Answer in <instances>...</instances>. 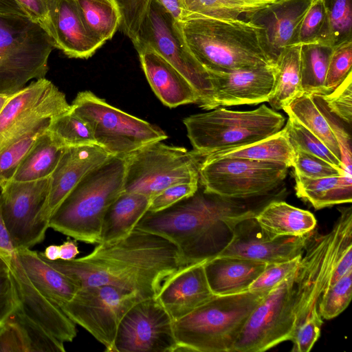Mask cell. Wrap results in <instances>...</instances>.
<instances>
[{
    "mask_svg": "<svg viewBox=\"0 0 352 352\" xmlns=\"http://www.w3.org/2000/svg\"><path fill=\"white\" fill-rule=\"evenodd\" d=\"M46 260L80 287L113 285L136 294L140 300L156 298L166 283L188 266L171 241L137 228L118 241L98 243L80 258Z\"/></svg>",
    "mask_w": 352,
    "mask_h": 352,
    "instance_id": "6da1fadb",
    "label": "cell"
},
{
    "mask_svg": "<svg viewBox=\"0 0 352 352\" xmlns=\"http://www.w3.org/2000/svg\"><path fill=\"white\" fill-rule=\"evenodd\" d=\"M247 199L209 193L199 184L192 195L164 210L147 211L135 228L171 241L187 265L206 261L227 245L237 223L255 217L270 201Z\"/></svg>",
    "mask_w": 352,
    "mask_h": 352,
    "instance_id": "7a4b0ae2",
    "label": "cell"
},
{
    "mask_svg": "<svg viewBox=\"0 0 352 352\" xmlns=\"http://www.w3.org/2000/svg\"><path fill=\"white\" fill-rule=\"evenodd\" d=\"M173 23L180 43L207 71L274 65L261 28L249 21L198 18Z\"/></svg>",
    "mask_w": 352,
    "mask_h": 352,
    "instance_id": "3957f363",
    "label": "cell"
},
{
    "mask_svg": "<svg viewBox=\"0 0 352 352\" xmlns=\"http://www.w3.org/2000/svg\"><path fill=\"white\" fill-rule=\"evenodd\" d=\"M338 210L331 231L318 234L314 230L306 243L294 280L296 330L308 317L320 315L321 296L352 271V210Z\"/></svg>",
    "mask_w": 352,
    "mask_h": 352,
    "instance_id": "277c9868",
    "label": "cell"
},
{
    "mask_svg": "<svg viewBox=\"0 0 352 352\" xmlns=\"http://www.w3.org/2000/svg\"><path fill=\"white\" fill-rule=\"evenodd\" d=\"M125 160L110 157L87 174L52 214L49 227L76 241L100 242L104 214L124 192Z\"/></svg>",
    "mask_w": 352,
    "mask_h": 352,
    "instance_id": "5b68a950",
    "label": "cell"
},
{
    "mask_svg": "<svg viewBox=\"0 0 352 352\" xmlns=\"http://www.w3.org/2000/svg\"><path fill=\"white\" fill-rule=\"evenodd\" d=\"M265 295L246 291L214 296L173 320L177 351L233 352L247 318Z\"/></svg>",
    "mask_w": 352,
    "mask_h": 352,
    "instance_id": "8992f818",
    "label": "cell"
},
{
    "mask_svg": "<svg viewBox=\"0 0 352 352\" xmlns=\"http://www.w3.org/2000/svg\"><path fill=\"white\" fill-rule=\"evenodd\" d=\"M193 151L201 157L270 137L285 126V117L265 104L251 111L217 107L184 119Z\"/></svg>",
    "mask_w": 352,
    "mask_h": 352,
    "instance_id": "52a82bcc",
    "label": "cell"
},
{
    "mask_svg": "<svg viewBox=\"0 0 352 352\" xmlns=\"http://www.w3.org/2000/svg\"><path fill=\"white\" fill-rule=\"evenodd\" d=\"M54 48L52 38L30 17L0 15V94H13L45 78Z\"/></svg>",
    "mask_w": 352,
    "mask_h": 352,
    "instance_id": "ba28073f",
    "label": "cell"
},
{
    "mask_svg": "<svg viewBox=\"0 0 352 352\" xmlns=\"http://www.w3.org/2000/svg\"><path fill=\"white\" fill-rule=\"evenodd\" d=\"M71 111L89 123L96 144L112 157H125L168 138L160 128L111 106L89 91L77 94Z\"/></svg>",
    "mask_w": 352,
    "mask_h": 352,
    "instance_id": "9c48e42d",
    "label": "cell"
},
{
    "mask_svg": "<svg viewBox=\"0 0 352 352\" xmlns=\"http://www.w3.org/2000/svg\"><path fill=\"white\" fill-rule=\"evenodd\" d=\"M201 157L193 151L162 141L147 144L124 157V192L152 199L170 186L199 182Z\"/></svg>",
    "mask_w": 352,
    "mask_h": 352,
    "instance_id": "30bf717a",
    "label": "cell"
},
{
    "mask_svg": "<svg viewBox=\"0 0 352 352\" xmlns=\"http://www.w3.org/2000/svg\"><path fill=\"white\" fill-rule=\"evenodd\" d=\"M289 167L280 162L239 157L204 159L199 184L209 193L231 199L264 197L285 179Z\"/></svg>",
    "mask_w": 352,
    "mask_h": 352,
    "instance_id": "8fae6325",
    "label": "cell"
},
{
    "mask_svg": "<svg viewBox=\"0 0 352 352\" xmlns=\"http://www.w3.org/2000/svg\"><path fill=\"white\" fill-rule=\"evenodd\" d=\"M297 270L265 294L252 310L233 352H263L292 341L296 331L294 280Z\"/></svg>",
    "mask_w": 352,
    "mask_h": 352,
    "instance_id": "7c38bea8",
    "label": "cell"
},
{
    "mask_svg": "<svg viewBox=\"0 0 352 352\" xmlns=\"http://www.w3.org/2000/svg\"><path fill=\"white\" fill-rule=\"evenodd\" d=\"M136 294L110 285L80 287L60 308L76 324L91 333L107 352H114L118 326L138 301Z\"/></svg>",
    "mask_w": 352,
    "mask_h": 352,
    "instance_id": "4fadbf2b",
    "label": "cell"
},
{
    "mask_svg": "<svg viewBox=\"0 0 352 352\" xmlns=\"http://www.w3.org/2000/svg\"><path fill=\"white\" fill-rule=\"evenodd\" d=\"M50 177L41 179L10 180L0 188V212L15 250L41 243L49 227L45 208Z\"/></svg>",
    "mask_w": 352,
    "mask_h": 352,
    "instance_id": "5bb4252c",
    "label": "cell"
},
{
    "mask_svg": "<svg viewBox=\"0 0 352 352\" xmlns=\"http://www.w3.org/2000/svg\"><path fill=\"white\" fill-rule=\"evenodd\" d=\"M170 15L153 0L141 28L135 49L153 48L170 63L192 86L197 104L206 110L215 108L214 91L208 72L184 47L178 39Z\"/></svg>",
    "mask_w": 352,
    "mask_h": 352,
    "instance_id": "9a60e30c",
    "label": "cell"
},
{
    "mask_svg": "<svg viewBox=\"0 0 352 352\" xmlns=\"http://www.w3.org/2000/svg\"><path fill=\"white\" fill-rule=\"evenodd\" d=\"M173 319L156 298L135 303L118 328L114 352H175Z\"/></svg>",
    "mask_w": 352,
    "mask_h": 352,
    "instance_id": "2e32d148",
    "label": "cell"
},
{
    "mask_svg": "<svg viewBox=\"0 0 352 352\" xmlns=\"http://www.w3.org/2000/svg\"><path fill=\"white\" fill-rule=\"evenodd\" d=\"M313 231L300 236H275L263 230L254 217L246 218L236 224L230 241L216 256L239 257L266 264L288 261L302 255Z\"/></svg>",
    "mask_w": 352,
    "mask_h": 352,
    "instance_id": "e0dca14e",
    "label": "cell"
},
{
    "mask_svg": "<svg viewBox=\"0 0 352 352\" xmlns=\"http://www.w3.org/2000/svg\"><path fill=\"white\" fill-rule=\"evenodd\" d=\"M9 272L19 300L14 312L58 340L72 342L77 335L76 324L58 305L34 287L15 252L10 257Z\"/></svg>",
    "mask_w": 352,
    "mask_h": 352,
    "instance_id": "ac0fdd59",
    "label": "cell"
},
{
    "mask_svg": "<svg viewBox=\"0 0 352 352\" xmlns=\"http://www.w3.org/2000/svg\"><path fill=\"white\" fill-rule=\"evenodd\" d=\"M314 0H276L243 19L261 28L266 52L275 65L284 48L295 45L298 27Z\"/></svg>",
    "mask_w": 352,
    "mask_h": 352,
    "instance_id": "d6986e66",
    "label": "cell"
},
{
    "mask_svg": "<svg viewBox=\"0 0 352 352\" xmlns=\"http://www.w3.org/2000/svg\"><path fill=\"white\" fill-rule=\"evenodd\" d=\"M275 65L225 72L207 71L214 91L215 108L267 102L274 87Z\"/></svg>",
    "mask_w": 352,
    "mask_h": 352,
    "instance_id": "ffe728a7",
    "label": "cell"
},
{
    "mask_svg": "<svg viewBox=\"0 0 352 352\" xmlns=\"http://www.w3.org/2000/svg\"><path fill=\"white\" fill-rule=\"evenodd\" d=\"M110 156L97 144L68 147L50 176L45 215L50 221L54 212L74 188Z\"/></svg>",
    "mask_w": 352,
    "mask_h": 352,
    "instance_id": "44dd1931",
    "label": "cell"
},
{
    "mask_svg": "<svg viewBox=\"0 0 352 352\" xmlns=\"http://www.w3.org/2000/svg\"><path fill=\"white\" fill-rule=\"evenodd\" d=\"M205 262L189 265L180 270L166 283L156 296L173 320L186 316L215 296L207 281Z\"/></svg>",
    "mask_w": 352,
    "mask_h": 352,
    "instance_id": "7402d4cb",
    "label": "cell"
},
{
    "mask_svg": "<svg viewBox=\"0 0 352 352\" xmlns=\"http://www.w3.org/2000/svg\"><path fill=\"white\" fill-rule=\"evenodd\" d=\"M50 36L66 56L88 58L104 44L87 30L74 0H52Z\"/></svg>",
    "mask_w": 352,
    "mask_h": 352,
    "instance_id": "603a6c76",
    "label": "cell"
},
{
    "mask_svg": "<svg viewBox=\"0 0 352 352\" xmlns=\"http://www.w3.org/2000/svg\"><path fill=\"white\" fill-rule=\"evenodd\" d=\"M136 51L151 87L164 105L173 108L197 104L198 96L192 86L164 58L148 46Z\"/></svg>",
    "mask_w": 352,
    "mask_h": 352,
    "instance_id": "cb8c5ba5",
    "label": "cell"
},
{
    "mask_svg": "<svg viewBox=\"0 0 352 352\" xmlns=\"http://www.w3.org/2000/svg\"><path fill=\"white\" fill-rule=\"evenodd\" d=\"M15 253L34 287L60 307L69 302L80 288L76 280L52 266L42 252L20 248Z\"/></svg>",
    "mask_w": 352,
    "mask_h": 352,
    "instance_id": "d4e9b609",
    "label": "cell"
},
{
    "mask_svg": "<svg viewBox=\"0 0 352 352\" xmlns=\"http://www.w3.org/2000/svg\"><path fill=\"white\" fill-rule=\"evenodd\" d=\"M266 263L234 256H216L204 263L208 283L215 296L248 291Z\"/></svg>",
    "mask_w": 352,
    "mask_h": 352,
    "instance_id": "484cf974",
    "label": "cell"
},
{
    "mask_svg": "<svg viewBox=\"0 0 352 352\" xmlns=\"http://www.w3.org/2000/svg\"><path fill=\"white\" fill-rule=\"evenodd\" d=\"M151 199L136 192H123L107 210L100 243H111L129 235L148 211Z\"/></svg>",
    "mask_w": 352,
    "mask_h": 352,
    "instance_id": "4316f807",
    "label": "cell"
},
{
    "mask_svg": "<svg viewBox=\"0 0 352 352\" xmlns=\"http://www.w3.org/2000/svg\"><path fill=\"white\" fill-rule=\"evenodd\" d=\"M260 226L275 236H300L315 230L317 221L308 210L272 200L255 215Z\"/></svg>",
    "mask_w": 352,
    "mask_h": 352,
    "instance_id": "83f0119b",
    "label": "cell"
},
{
    "mask_svg": "<svg viewBox=\"0 0 352 352\" xmlns=\"http://www.w3.org/2000/svg\"><path fill=\"white\" fill-rule=\"evenodd\" d=\"M298 197L311 204L316 210L352 201V175L345 173L318 179L294 175Z\"/></svg>",
    "mask_w": 352,
    "mask_h": 352,
    "instance_id": "f1b7e54d",
    "label": "cell"
},
{
    "mask_svg": "<svg viewBox=\"0 0 352 352\" xmlns=\"http://www.w3.org/2000/svg\"><path fill=\"white\" fill-rule=\"evenodd\" d=\"M205 160L223 157H239L254 160L272 161L292 166L294 149L292 146L285 126L277 133L260 141L207 155Z\"/></svg>",
    "mask_w": 352,
    "mask_h": 352,
    "instance_id": "f546056e",
    "label": "cell"
},
{
    "mask_svg": "<svg viewBox=\"0 0 352 352\" xmlns=\"http://www.w3.org/2000/svg\"><path fill=\"white\" fill-rule=\"evenodd\" d=\"M65 148L47 129L37 138L20 163L12 180L27 182L49 177Z\"/></svg>",
    "mask_w": 352,
    "mask_h": 352,
    "instance_id": "4dcf8cb0",
    "label": "cell"
},
{
    "mask_svg": "<svg viewBox=\"0 0 352 352\" xmlns=\"http://www.w3.org/2000/svg\"><path fill=\"white\" fill-rule=\"evenodd\" d=\"M300 51V45L288 46L283 49L275 63L273 91L267 101L274 109H283L302 93Z\"/></svg>",
    "mask_w": 352,
    "mask_h": 352,
    "instance_id": "1f68e13d",
    "label": "cell"
},
{
    "mask_svg": "<svg viewBox=\"0 0 352 352\" xmlns=\"http://www.w3.org/2000/svg\"><path fill=\"white\" fill-rule=\"evenodd\" d=\"M89 33L105 43L119 29L121 14L113 0H74Z\"/></svg>",
    "mask_w": 352,
    "mask_h": 352,
    "instance_id": "d6a6232c",
    "label": "cell"
},
{
    "mask_svg": "<svg viewBox=\"0 0 352 352\" xmlns=\"http://www.w3.org/2000/svg\"><path fill=\"white\" fill-rule=\"evenodd\" d=\"M333 47L315 43L300 45V86L302 93L326 95L325 78Z\"/></svg>",
    "mask_w": 352,
    "mask_h": 352,
    "instance_id": "836d02e7",
    "label": "cell"
},
{
    "mask_svg": "<svg viewBox=\"0 0 352 352\" xmlns=\"http://www.w3.org/2000/svg\"><path fill=\"white\" fill-rule=\"evenodd\" d=\"M272 0H182V20L210 18L236 19L241 14L254 12Z\"/></svg>",
    "mask_w": 352,
    "mask_h": 352,
    "instance_id": "e575fe53",
    "label": "cell"
},
{
    "mask_svg": "<svg viewBox=\"0 0 352 352\" xmlns=\"http://www.w3.org/2000/svg\"><path fill=\"white\" fill-rule=\"evenodd\" d=\"M319 138L341 161L340 148L327 120L314 101L312 94L302 93L283 109Z\"/></svg>",
    "mask_w": 352,
    "mask_h": 352,
    "instance_id": "d590c367",
    "label": "cell"
},
{
    "mask_svg": "<svg viewBox=\"0 0 352 352\" xmlns=\"http://www.w3.org/2000/svg\"><path fill=\"white\" fill-rule=\"evenodd\" d=\"M53 85L52 82L45 77L32 81L13 94L0 113V135L31 111Z\"/></svg>",
    "mask_w": 352,
    "mask_h": 352,
    "instance_id": "8d00e7d4",
    "label": "cell"
},
{
    "mask_svg": "<svg viewBox=\"0 0 352 352\" xmlns=\"http://www.w3.org/2000/svg\"><path fill=\"white\" fill-rule=\"evenodd\" d=\"M47 130L63 148L96 144L89 123L71 109L54 117Z\"/></svg>",
    "mask_w": 352,
    "mask_h": 352,
    "instance_id": "74e56055",
    "label": "cell"
},
{
    "mask_svg": "<svg viewBox=\"0 0 352 352\" xmlns=\"http://www.w3.org/2000/svg\"><path fill=\"white\" fill-rule=\"evenodd\" d=\"M288 117L285 126L287 129L289 142L294 149H298L315 155L333 166L344 170L345 172L342 162L337 158L319 138L295 118L292 116Z\"/></svg>",
    "mask_w": 352,
    "mask_h": 352,
    "instance_id": "f35d334b",
    "label": "cell"
},
{
    "mask_svg": "<svg viewBox=\"0 0 352 352\" xmlns=\"http://www.w3.org/2000/svg\"><path fill=\"white\" fill-rule=\"evenodd\" d=\"M320 43L331 45L329 25L322 0H314L298 27L295 45Z\"/></svg>",
    "mask_w": 352,
    "mask_h": 352,
    "instance_id": "ab89813d",
    "label": "cell"
},
{
    "mask_svg": "<svg viewBox=\"0 0 352 352\" xmlns=\"http://www.w3.org/2000/svg\"><path fill=\"white\" fill-rule=\"evenodd\" d=\"M332 47L352 39V0H322Z\"/></svg>",
    "mask_w": 352,
    "mask_h": 352,
    "instance_id": "60d3db41",
    "label": "cell"
},
{
    "mask_svg": "<svg viewBox=\"0 0 352 352\" xmlns=\"http://www.w3.org/2000/svg\"><path fill=\"white\" fill-rule=\"evenodd\" d=\"M352 297V271L349 272L331 285L321 296L318 311L326 320L333 319L349 306Z\"/></svg>",
    "mask_w": 352,
    "mask_h": 352,
    "instance_id": "b9f144b4",
    "label": "cell"
},
{
    "mask_svg": "<svg viewBox=\"0 0 352 352\" xmlns=\"http://www.w3.org/2000/svg\"><path fill=\"white\" fill-rule=\"evenodd\" d=\"M47 129L30 133L0 150V188L12 179L20 163L37 138Z\"/></svg>",
    "mask_w": 352,
    "mask_h": 352,
    "instance_id": "7bdbcfd3",
    "label": "cell"
},
{
    "mask_svg": "<svg viewBox=\"0 0 352 352\" xmlns=\"http://www.w3.org/2000/svg\"><path fill=\"white\" fill-rule=\"evenodd\" d=\"M120 10L119 30L136 45L141 28L148 16L153 0H113Z\"/></svg>",
    "mask_w": 352,
    "mask_h": 352,
    "instance_id": "ee69618b",
    "label": "cell"
},
{
    "mask_svg": "<svg viewBox=\"0 0 352 352\" xmlns=\"http://www.w3.org/2000/svg\"><path fill=\"white\" fill-rule=\"evenodd\" d=\"M301 257L302 255L288 261L266 264L264 270L250 285L248 291L267 293L298 269Z\"/></svg>",
    "mask_w": 352,
    "mask_h": 352,
    "instance_id": "f6af8a7d",
    "label": "cell"
},
{
    "mask_svg": "<svg viewBox=\"0 0 352 352\" xmlns=\"http://www.w3.org/2000/svg\"><path fill=\"white\" fill-rule=\"evenodd\" d=\"M352 39L333 47L329 63L324 87L329 94L351 72Z\"/></svg>",
    "mask_w": 352,
    "mask_h": 352,
    "instance_id": "bcb514c9",
    "label": "cell"
},
{
    "mask_svg": "<svg viewBox=\"0 0 352 352\" xmlns=\"http://www.w3.org/2000/svg\"><path fill=\"white\" fill-rule=\"evenodd\" d=\"M312 97L337 140L341 154V162L344 167L345 172L352 175V151L350 134L347 132L344 124H342L341 121L342 120L329 110L320 95L312 94Z\"/></svg>",
    "mask_w": 352,
    "mask_h": 352,
    "instance_id": "7dc6e473",
    "label": "cell"
},
{
    "mask_svg": "<svg viewBox=\"0 0 352 352\" xmlns=\"http://www.w3.org/2000/svg\"><path fill=\"white\" fill-rule=\"evenodd\" d=\"M292 167L294 168V175L310 179L338 176L346 173L344 170L333 166L324 160L298 149H294Z\"/></svg>",
    "mask_w": 352,
    "mask_h": 352,
    "instance_id": "c3c4849f",
    "label": "cell"
},
{
    "mask_svg": "<svg viewBox=\"0 0 352 352\" xmlns=\"http://www.w3.org/2000/svg\"><path fill=\"white\" fill-rule=\"evenodd\" d=\"M329 110L343 122L351 125L352 120V72L332 91L320 95Z\"/></svg>",
    "mask_w": 352,
    "mask_h": 352,
    "instance_id": "681fc988",
    "label": "cell"
},
{
    "mask_svg": "<svg viewBox=\"0 0 352 352\" xmlns=\"http://www.w3.org/2000/svg\"><path fill=\"white\" fill-rule=\"evenodd\" d=\"M199 188V182L180 183L170 186L151 199L148 211L164 210L179 201L192 195Z\"/></svg>",
    "mask_w": 352,
    "mask_h": 352,
    "instance_id": "f907efd6",
    "label": "cell"
},
{
    "mask_svg": "<svg viewBox=\"0 0 352 352\" xmlns=\"http://www.w3.org/2000/svg\"><path fill=\"white\" fill-rule=\"evenodd\" d=\"M322 323L320 315L308 317L295 331L292 351H310L320 336Z\"/></svg>",
    "mask_w": 352,
    "mask_h": 352,
    "instance_id": "816d5d0a",
    "label": "cell"
},
{
    "mask_svg": "<svg viewBox=\"0 0 352 352\" xmlns=\"http://www.w3.org/2000/svg\"><path fill=\"white\" fill-rule=\"evenodd\" d=\"M0 352H30L25 334L12 316L0 324Z\"/></svg>",
    "mask_w": 352,
    "mask_h": 352,
    "instance_id": "f5cc1de1",
    "label": "cell"
},
{
    "mask_svg": "<svg viewBox=\"0 0 352 352\" xmlns=\"http://www.w3.org/2000/svg\"><path fill=\"white\" fill-rule=\"evenodd\" d=\"M19 305L9 267L0 270V324L7 320Z\"/></svg>",
    "mask_w": 352,
    "mask_h": 352,
    "instance_id": "db71d44e",
    "label": "cell"
},
{
    "mask_svg": "<svg viewBox=\"0 0 352 352\" xmlns=\"http://www.w3.org/2000/svg\"><path fill=\"white\" fill-rule=\"evenodd\" d=\"M28 16L38 23L49 34L51 29L50 12L52 0H16Z\"/></svg>",
    "mask_w": 352,
    "mask_h": 352,
    "instance_id": "11a10c76",
    "label": "cell"
},
{
    "mask_svg": "<svg viewBox=\"0 0 352 352\" xmlns=\"http://www.w3.org/2000/svg\"><path fill=\"white\" fill-rule=\"evenodd\" d=\"M168 12L173 21H182V0H155Z\"/></svg>",
    "mask_w": 352,
    "mask_h": 352,
    "instance_id": "9f6ffc18",
    "label": "cell"
},
{
    "mask_svg": "<svg viewBox=\"0 0 352 352\" xmlns=\"http://www.w3.org/2000/svg\"><path fill=\"white\" fill-rule=\"evenodd\" d=\"M0 15L28 16L16 0H0Z\"/></svg>",
    "mask_w": 352,
    "mask_h": 352,
    "instance_id": "6f0895ef",
    "label": "cell"
},
{
    "mask_svg": "<svg viewBox=\"0 0 352 352\" xmlns=\"http://www.w3.org/2000/svg\"><path fill=\"white\" fill-rule=\"evenodd\" d=\"M59 259L63 261L73 260L79 254L76 242L69 239L59 245Z\"/></svg>",
    "mask_w": 352,
    "mask_h": 352,
    "instance_id": "680465c9",
    "label": "cell"
},
{
    "mask_svg": "<svg viewBox=\"0 0 352 352\" xmlns=\"http://www.w3.org/2000/svg\"><path fill=\"white\" fill-rule=\"evenodd\" d=\"M60 249L59 245H50L47 246L43 256L49 261H56L59 259Z\"/></svg>",
    "mask_w": 352,
    "mask_h": 352,
    "instance_id": "91938a15",
    "label": "cell"
},
{
    "mask_svg": "<svg viewBox=\"0 0 352 352\" xmlns=\"http://www.w3.org/2000/svg\"><path fill=\"white\" fill-rule=\"evenodd\" d=\"M10 254L0 248V270L9 267Z\"/></svg>",
    "mask_w": 352,
    "mask_h": 352,
    "instance_id": "94428289",
    "label": "cell"
},
{
    "mask_svg": "<svg viewBox=\"0 0 352 352\" xmlns=\"http://www.w3.org/2000/svg\"><path fill=\"white\" fill-rule=\"evenodd\" d=\"M12 94H0V113Z\"/></svg>",
    "mask_w": 352,
    "mask_h": 352,
    "instance_id": "6125c7cd",
    "label": "cell"
},
{
    "mask_svg": "<svg viewBox=\"0 0 352 352\" xmlns=\"http://www.w3.org/2000/svg\"><path fill=\"white\" fill-rule=\"evenodd\" d=\"M272 1H276V0H272Z\"/></svg>",
    "mask_w": 352,
    "mask_h": 352,
    "instance_id": "be15d7a7",
    "label": "cell"
}]
</instances>
